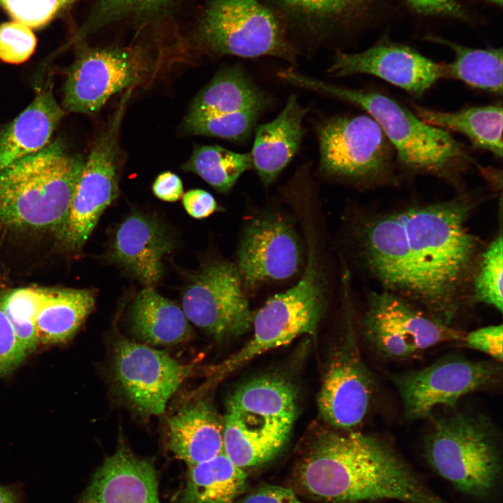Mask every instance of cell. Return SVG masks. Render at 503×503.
<instances>
[{"label":"cell","instance_id":"44","mask_svg":"<svg viewBox=\"0 0 503 503\" xmlns=\"http://www.w3.org/2000/svg\"><path fill=\"white\" fill-rule=\"evenodd\" d=\"M490 1L501 4L502 0H490Z\"/></svg>","mask_w":503,"mask_h":503},{"label":"cell","instance_id":"36","mask_svg":"<svg viewBox=\"0 0 503 503\" xmlns=\"http://www.w3.org/2000/svg\"><path fill=\"white\" fill-rule=\"evenodd\" d=\"M36 38L31 29L17 21L0 26V59L18 64L26 61L34 53Z\"/></svg>","mask_w":503,"mask_h":503},{"label":"cell","instance_id":"41","mask_svg":"<svg viewBox=\"0 0 503 503\" xmlns=\"http://www.w3.org/2000/svg\"><path fill=\"white\" fill-rule=\"evenodd\" d=\"M154 195L163 201L175 202L183 194V186L180 178L171 172L160 174L152 185Z\"/></svg>","mask_w":503,"mask_h":503},{"label":"cell","instance_id":"27","mask_svg":"<svg viewBox=\"0 0 503 503\" xmlns=\"http://www.w3.org/2000/svg\"><path fill=\"white\" fill-rule=\"evenodd\" d=\"M94 305L92 290L45 288L36 320L38 344H57L69 340Z\"/></svg>","mask_w":503,"mask_h":503},{"label":"cell","instance_id":"26","mask_svg":"<svg viewBox=\"0 0 503 503\" xmlns=\"http://www.w3.org/2000/svg\"><path fill=\"white\" fill-rule=\"evenodd\" d=\"M129 323L136 337L150 345H173L191 335L182 309L152 286L136 296L130 308Z\"/></svg>","mask_w":503,"mask_h":503},{"label":"cell","instance_id":"42","mask_svg":"<svg viewBox=\"0 0 503 503\" xmlns=\"http://www.w3.org/2000/svg\"><path fill=\"white\" fill-rule=\"evenodd\" d=\"M418 12L428 15L463 17L464 12L456 0H407Z\"/></svg>","mask_w":503,"mask_h":503},{"label":"cell","instance_id":"14","mask_svg":"<svg viewBox=\"0 0 503 503\" xmlns=\"http://www.w3.org/2000/svg\"><path fill=\"white\" fill-rule=\"evenodd\" d=\"M270 100L238 66L218 73L191 102L185 118H197L207 136L247 140Z\"/></svg>","mask_w":503,"mask_h":503},{"label":"cell","instance_id":"6","mask_svg":"<svg viewBox=\"0 0 503 503\" xmlns=\"http://www.w3.org/2000/svg\"><path fill=\"white\" fill-rule=\"evenodd\" d=\"M424 450L431 467L461 493L486 497L498 485L501 455L486 419L464 413L442 418L426 436Z\"/></svg>","mask_w":503,"mask_h":503},{"label":"cell","instance_id":"31","mask_svg":"<svg viewBox=\"0 0 503 503\" xmlns=\"http://www.w3.org/2000/svg\"><path fill=\"white\" fill-rule=\"evenodd\" d=\"M252 167L251 153H238L219 145H204L194 148L182 168L198 175L217 191L226 193Z\"/></svg>","mask_w":503,"mask_h":503},{"label":"cell","instance_id":"13","mask_svg":"<svg viewBox=\"0 0 503 503\" xmlns=\"http://www.w3.org/2000/svg\"><path fill=\"white\" fill-rule=\"evenodd\" d=\"M194 371L167 353L145 344L118 339L112 349L115 380L130 404L145 415H161L167 403Z\"/></svg>","mask_w":503,"mask_h":503},{"label":"cell","instance_id":"40","mask_svg":"<svg viewBox=\"0 0 503 503\" xmlns=\"http://www.w3.org/2000/svg\"><path fill=\"white\" fill-rule=\"evenodd\" d=\"M182 204L187 212L196 219H203L219 210L214 196L203 189H191L182 197Z\"/></svg>","mask_w":503,"mask_h":503},{"label":"cell","instance_id":"22","mask_svg":"<svg viewBox=\"0 0 503 503\" xmlns=\"http://www.w3.org/2000/svg\"><path fill=\"white\" fill-rule=\"evenodd\" d=\"M307 108L294 94L272 121L256 128L251 153L253 167L265 186L271 184L298 152L304 135Z\"/></svg>","mask_w":503,"mask_h":503},{"label":"cell","instance_id":"3","mask_svg":"<svg viewBox=\"0 0 503 503\" xmlns=\"http://www.w3.org/2000/svg\"><path fill=\"white\" fill-rule=\"evenodd\" d=\"M286 82L349 102L366 111L380 126L396 160L413 173L452 180L472 162L464 146L449 131L430 125L390 96L371 89L334 85L292 69Z\"/></svg>","mask_w":503,"mask_h":503},{"label":"cell","instance_id":"9","mask_svg":"<svg viewBox=\"0 0 503 503\" xmlns=\"http://www.w3.org/2000/svg\"><path fill=\"white\" fill-rule=\"evenodd\" d=\"M199 35L203 47L216 54L296 61V49L286 29L262 0H210Z\"/></svg>","mask_w":503,"mask_h":503},{"label":"cell","instance_id":"21","mask_svg":"<svg viewBox=\"0 0 503 503\" xmlns=\"http://www.w3.org/2000/svg\"><path fill=\"white\" fill-rule=\"evenodd\" d=\"M80 503H160L153 465L119 447L96 471Z\"/></svg>","mask_w":503,"mask_h":503},{"label":"cell","instance_id":"5","mask_svg":"<svg viewBox=\"0 0 503 503\" xmlns=\"http://www.w3.org/2000/svg\"><path fill=\"white\" fill-rule=\"evenodd\" d=\"M296 411V391L286 379L266 375L242 384L226 401L224 453L244 471L272 460L289 439Z\"/></svg>","mask_w":503,"mask_h":503},{"label":"cell","instance_id":"34","mask_svg":"<svg viewBox=\"0 0 503 503\" xmlns=\"http://www.w3.org/2000/svg\"><path fill=\"white\" fill-rule=\"evenodd\" d=\"M170 0H99L87 28H97L129 15H151Z\"/></svg>","mask_w":503,"mask_h":503},{"label":"cell","instance_id":"4","mask_svg":"<svg viewBox=\"0 0 503 503\" xmlns=\"http://www.w3.org/2000/svg\"><path fill=\"white\" fill-rule=\"evenodd\" d=\"M85 160L57 140L0 170V224L59 232Z\"/></svg>","mask_w":503,"mask_h":503},{"label":"cell","instance_id":"19","mask_svg":"<svg viewBox=\"0 0 503 503\" xmlns=\"http://www.w3.org/2000/svg\"><path fill=\"white\" fill-rule=\"evenodd\" d=\"M328 71L335 77L372 75L420 98L444 78V64L407 45L384 42L356 53L337 52Z\"/></svg>","mask_w":503,"mask_h":503},{"label":"cell","instance_id":"2","mask_svg":"<svg viewBox=\"0 0 503 503\" xmlns=\"http://www.w3.org/2000/svg\"><path fill=\"white\" fill-rule=\"evenodd\" d=\"M289 481L296 494L322 503H451L388 443L351 430L315 437L295 462Z\"/></svg>","mask_w":503,"mask_h":503},{"label":"cell","instance_id":"18","mask_svg":"<svg viewBox=\"0 0 503 503\" xmlns=\"http://www.w3.org/2000/svg\"><path fill=\"white\" fill-rule=\"evenodd\" d=\"M374 391L372 377L349 326L330 358L318 395L319 412L333 427L350 430L365 418Z\"/></svg>","mask_w":503,"mask_h":503},{"label":"cell","instance_id":"23","mask_svg":"<svg viewBox=\"0 0 503 503\" xmlns=\"http://www.w3.org/2000/svg\"><path fill=\"white\" fill-rule=\"evenodd\" d=\"M63 115L52 85L38 89L28 107L0 131V170L48 146Z\"/></svg>","mask_w":503,"mask_h":503},{"label":"cell","instance_id":"7","mask_svg":"<svg viewBox=\"0 0 503 503\" xmlns=\"http://www.w3.org/2000/svg\"><path fill=\"white\" fill-rule=\"evenodd\" d=\"M326 305L324 275L315 247L310 243L307 261L300 280L285 292L270 298L253 315L252 337L215 370L218 374H226L268 351L290 343L300 335H315Z\"/></svg>","mask_w":503,"mask_h":503},{"label":"cell","instance_id":"39","mask_svg":"<svg viewBox=\"0 0 503 503\" xmlns=\"http://www.w3.org/2000/svg\"><path fill=\"white\" fill-rule=\"evenodd\" d=\"M235 503H303L290 487L272 484L257 486Z\"/></svg>","mask_w":503,"mask_h":503},{"label":"cell","instance_id":"25","mask_svg":"<svg viewBox=\"0 0 503 503\" xmlns=\"http://www.w3.org/2000/svg\"><path fill=\"white\" fill-rule=\"evenodd\" d=\"M364 0H265L290 33L313 41L330 38L353 19Z\"/></svg>","mask_w":503,"mask_h":503},{"label":"cell","instance_id":"30","mask_svg":"<svg viewBox=\"0 0 503 503\" xmlns=\"http://www.w3.org/2000/svg\"><path fill=\"white\" fill-rule=\"evenodd\" d=\"M455 53L451 64L444 65V78L460 80L477 89L502 95V50L473 49L443 39Z\"/></svg>","mask_w":503,"mask_h":503},{"label":"cell","instance_id":"33","mask_svg":"<svg viewBox=\"0 0 503 503\" xmlns=\"http://www.w3.org/2000/svg\"><path fill=\"white\" fill-rule=\"evenodd\" d=\"M502 233L481 254L472 282V296L502 312L503 245Z\"/></svg>","mask_w":503,"mask_h":503},{"label":"cell","instance_id":"16","mask_svg":"<svg viewBox=\"0 0 503 503\" xmlns=\"http://www.w3.org/2000/svg\"><path fill=\"white\" fill-rule=\"evenodd\" d=\"M500 372L491 363L451 355L423 369L398 374L393 381L406 416L418 419L439 405L452 407L462 396L492 386Z\"/></svg>","mask_w":503,"mask_h":503},{"label":"cell","instance_id":"38","mask_svg":"<svg viewBox=\"0 0 503 503\" xmlns=\"http://www.w3.org/2000/svg\"><path fill=\"white\" fill-rule=\"evenodd\" d=\"M502 325L490 326L470 332L465 336L466 344L483 352L500 363L502 361Z\"/></svg>","mask_w":503,"mask_h":503},{"label":"cell","instance_id":"15","mask_svg":"<svg viewBox=\"0 0 503 503\" xmlns=\"http://www.w3.org/2000/svg\"><path fill=\"white\" fill-rule=\"evenodd\" d=\"M149 71L141 49L108 47L84 50L69 69L64 107L70 112L95 114L109 98L142 80Z\"/></svg>","mask_w":503,"mask_h":503},{"label":"cell","instance_id":"24","mask_svg":"<svg viewBox=\"0 0 503 503\" xmlns=\"http://www.w3.org/2000/svg\"><path fill=\"white\" fill-rule=\"evenodd\" d=\"M168 446L188 467L211 459L224 452L223 419L207 401L189 403L169 418Z\"/></svg>","mask_w":503,"mask_h":503},{"label":"cell","instance_id":"29","mask_svg":"<svg viewBox=\"0 0 503 503\" xmlns=\"http://www.w3.org/2000/svg\"><path fill=\"white\" fill-rule=\"evenodd\" d=\"M247 483L246 472L222 452L189 467L180 503H235Z\"/></svg>","mask_w":503,"mask_h":503},{"label":"cell","instance_id":"17","mask_svg":"<svg viewBox=\"0 0 503 503\" xmlns=\"http://www.w3.org/2000/svg\"><path fill=\"white\" fill-rule=\"evenodd\" d=\"M302 246L289 219L277 212L265 213L247 226L238 250V263L244 289L283 281L300 270Z\"/></svg>","mask_w":503,"mask_h":503},{"label":"cell","instance_id":"35","mask_svg":"<svg viewBox=\"0 0 503 503\" xmlns=\"http://www.w3.org/2000/svg\"><path fill=\"white\" fill-rule=\"evenodd\" d=\"M77 0H0L16 21L29 27H41Z\"/></svg>","mask_w":503,"mask_h":503},{"label":"cell","instance_id":"43","mask_svg":"<svg viewBox=\"0 0 503 503\" xmlns=\"http://www.w3.org/2000/svg\"><path fill=\"white\" fill-rule=\"evenodd\" d=\"M0 503H19L18 497L10 488L0 486Z\"/></svg>","mask_w":503,"mask_h":503},{"label":"cell","instance_id":"11","mask_svg":"<svg viewBox=\"0 0 503 503\" xmlns=\"http://www.w3.org/2000/svg\"><path fill=\"white\" fill-rule=\"evenodd\" d=\"M182 309L188 321L217 340L242 335L252 323L240 273L226 261L208 263L190 276Z\"/></svg>","mask_w":503,"mask_h":503},{"label":"cell","instance_id":"32","mask_svg":"<svg viewBox=\"0 0 503 503\" xmlns=\"http://www.w3.org/2000/svg\"><path fill=\"white\" fill-rule=\"evenodd\" d=\"M44 291L45 288L41 287H22L0 298V305L27 355L39 344L36 320Z\"/></svg>","mask_w":503,"mask_h":503},{"label":"cell","instance_id":"12","mask_svg":"<svg viewBox=\"0 0 503 503\" xmlns=\"http://www.w3.org/2000/svg\"><path fill=\"white\" fill-rule=\"evenodd\" d=\"M363 319L366 337L390 358H407L439 343L464 340L465 336L384 290L369 296Z\"/></svg>","mask_w":503,"mask_h":503},{"label":"cell","instance_id":"28","mask_svg":"<svg viewBox=\"0 0 503 503\" xmlns=\"http://www.w3.org/2000/svg\"><path fill=\"white\" fill-rule=\"evenodd\" d=\"M414 114L424 122L465 136L474 147L502 156V107L489 105L442 112L413 104Z\"/></svg>","mask_w":503,"mask_h":503},{"label":"cell","instance_id":"20","mask_svg":"<svg viewBox=\"0 0 503 503\" xmlns=\"http://www.w3.org/2000/svg\"><path fill=\"white\" fill-rule=\"evenodd\" d=\"M173 248L171 237L159 221L135 212L118 225L108 258L140 282L151 286L161 279L164 270L162 258Z\"/></svg>","mask_w":503,"mask_h":503},{"label":"cell","instance_id":"1","mask_svg":"<svg viewBox=\"0 0 503 503\" xmlns=\"http://www.w3.org/2000/svg\"><path fill=\"white\" fill-rule=\"evenodd\" d=\"M472 207L457 198L370 215L356 228L360 261L384 291L450 326L472 290L481 255L467 226Z\"/></svg>","mask_w":503,"mask_h":503},{"label":"cell","instance_id":"37","mask_svg":"<svg viewBox=\"0 0 503 503\" xmlns=\"http://www.w3.org/2000/svg\"><path fill=\"white\" fill-rule=\"evenodd\" d=\"M27 356L0 305V377L18 367Z\"/></svg>","mask_w":503,"mask_h":503},{"label":"cell","instance_id":"8","mask_svg":"<svg viewBox=\"0 0 503 503\" xmlns=\"http://www.w3.org/2000/svg\"><path fill=\"white\" fill-rule=\"evenodd\" d=\"M319 170L325 176L363 186L392 180L395 152L378 123L370 115H341L316 129Z\"/></svg>","mask_w":503,"mask_h":503},{"label":"cell","instance_id":"10","mask_svg":"<svg viewBox=\"0 0 503 503\" xmlns=\"http://www.w3.org/2000/svg\"><path fill=\"white\" fill-rule=\"evenodd\" d=\"M125 105L118 104L96 138L76 181L65 221L59 231L64 245L80 249L104 210L119 194L118 141Z\"/></svg>","mask_w":503,"mask_h":503}]
</instances>
